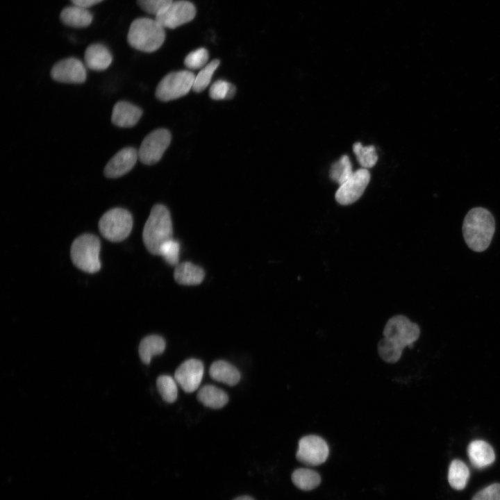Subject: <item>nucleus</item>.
I'll return each instance as SVG.
<instances>
[{
  "instance_id": "1",
  "label": "nucleus",
  "mask_w": 500,
  "mask_h": 500,
  "mask_svg": "<svg viewBox=\"0 0 500 500\" xmlns=\"http://www.w3.org/2000/svg\"><path fill=\"white\" fill-rule=\"evenodd\" d=\"M383 338L378 343V353L388 363H395L400 359L403 350L419 337V326L407 317L398 315L387 322L383 329Z\"/></svg>"
},
{
  "instance_id": "2",
  "label": "nucleus",
  "mask_w": 500,
  "mask_h": 500,
  "mask_svg": "<svg viewBox=\"0 0 500 500\" xmlns=\"http://www.w3.org/2000/svg\"><path fill=\"white\" fill-rule=\"evenodd\" d=\"M495 231L492 214L482 207L473 208L465 215L462 234L465 243L476 252H482L490 246Z\"/></svg>"
},
{
  "instance_id": "3",
  "label": "nucleus",
  "mask_w": 500,
  "mask_h": 500,
  "mask_svg": "<svg viewBox=\"0 0 500 500\" xmlns=\"http://www.w3.org/2000/svg\"><path fill=\"white\" fill-rule=\"evenodd\" d=\"M171 215L168 209L162 204L152 208L142 231V240L147 249L158 256L160 247L173 238Z\"/></svg>"
},
{
  "instance_id": "4",
  "label": "nucleus",
  "mask_w": 500,
  "mask_h": 500,
  "mask_svg": "<svg viewBox=\"0 0 500 500\" xmlns=\"http://www.w3.org/2000/svg\"><path fill=\"white\" fill-rule=\"evenodd\" d=\"M165 39V28L156 19L147 17L133 21L127 35V41L133 48L147 53L158 50Z\"/></svg>"
},
{
  "instance_id": "5",
  "label": "nucleus",
  "mask_w": 500,
  "mask_h": 500,
  "mask_svg": "<svg viewBox=\"0 0 500 500\" xmlns=\"http://www.w3.org/2000/svg\"><path fill=\"white\" fill-rule=\"evenodd\" d=\"M101 244L92 234H83L76 238L71 247L70 256L74 265L88 273L97 272L101 268Z\"/></svg>"
},
{
  "instance_id": "6",
  "label": "nucleus",
  "mask_w": 500,
  "mask_h": 500,
  "mask_svg": "<svg viewBox=\"0 0 500 500\" xmlns=\"http://www.w3.org/2000/svg\"><path fill=\"white\" fill-rule=\"evenodd\" d=\"M133 218L126 210L115 208L108 210L101 217L99 228L101 235L111 242H120L131 232Z\"/></svg>"
},
{
  "instance_id": "7",
  "label": "nucleus",
  "mask_w": 500,
  "mask_h": 500,
  "mask_svg": "<svg viewBox=\"0 0 500 500\" xmlns=\"http://www.w3.org/2000/svg\"><path fill=\"white\" fill-rule=\"evenodd\" d=\"M194 78L195 75L188 70L170 72L158 83L156 96L163 101L180 98L192 89Z\"/></svg>"
},
{
  "instance_id": "8",
  "label": "nucleus",
  "mask_w": 500,
  "mask_h": 500,
  "mask_svg": "<svg viewBox=\"0 0 500 500\" xmlns=\"http://www.w3.org/2000/svg\"><path fill=\"white\" fill-rule=\"evenodd\" d=\"M171 142L170 132L158 128L149 133L142 140L138 151L140 160L145 165H153L162 158Z\"/></svg>"
},
{
  "instance_id": "9",
  "label": "nucleus",
  "mask_w": 500,
  "mask_h": 500,
  "mask_svg": "<svg viewBox=\"0 0 500 500\" xmlns=\"http://www.w3.org/2000/svg\"><path fill=\"white\" fill-rule=\"evenodd\" d=\"M328 453V446L322 438L308 435L299 440L296 458L304 465L317 466L326 460Z\"/></svg>"
},
{
  "instance_id": "10",
  "label": "nucleus",
  "mask_w": 500,
  "mask_h": 500,
  "mask_svg": "<svg viewBox=\"0 0 500 500\" xmlns=\"http://www.w3.org/2000/svg\"><path fill=\"white\" fill-rule=\"evenodd\" d=\"M196 15L192 3L185 0L174 1L155 19L164 28H175L192 21Z\"/></svg>"
},
{
  "instance_id": "11",
  "label": "nucleus",
  "mask_w": 500,
  "mask_h": 500,
  "mask_svg": "<svg viewBox=\"0 0 500 500\" xmlns=\"http://www.w3.org/2000/svg\"><path fill=\"white\" fill-rule=\"evenodd\" d=\"M370 181L369 172L362 168L353 172V175L335 192V199L341 205H349L356 201L363 194Z\"/></svg>"
},
{
  "instance_id": "12",
  "label": "nucleus",
  "mask_w": 500,
  "mask_h": 500,
  "mask_svg": "<svg viewBox=\"0 0 500 500\" xmlns=\"http://www.w3.org/2000/svg\"><path fill=\"white\" fill-rule=\"evenodd\" d=\"M51 78L65 83H82L87 78L83 63L76 58L69 57L57 62L51 68Z\"/></svg>"
},
{
  "instance_id": "13",
  "label": "nucleus",
  "mask_w": 500,
  "mask_h": 500,
  "mask_svg": "<svg viewBox=\"0 0 500 500\" xmlns=\"http://www.w3.org/2000/svg\"><path fill=\"white\" fill-rule=\"evenodd\" d=\"M203 372L202 362L192 358L179 365L175 372L174 378L185 392H192L199 388Z\"/></svg>"
},
{
  "instance_id": "14",
  "label": "nucleus",
  "mask_w": 500,
  "mask_h": 500,
  "mask_svg": "<svg viewBox=\"0 0 500 500\" xmlns=\"http://www.w3.org/2000/svg\"><path fill=\"white\" fill-rule=\"evenodd\" d=\"M138 158V151L135 148H123L108 162L104 168V174L108 178H119L130 172Z\"/></svg>"
},
{
  "instance_id": "15",
  "label": "nucleus",
  "mask_w": 500,
  "mask_h": 500,
  "mask_svg": "<svg viewBox=\"0 0 500 500\" xmlns=\"http://www.w3.org/2000/svg\"><path fill=\"white\" fill-rule=\"evenodd\" d=\"M142 115V110L140 108L130 102L120 101L113 107L111 121L118 127L129 128L138 122Z\"/></svg>"
},
{
  "instance_id": "16",
  "label": "nucleus",
  "mask_w": 500,
  "mask_h": 500,
  "mask_svg": "<svg viewBox=\"0 0 500 500\" xmlns=\"http://www.w3.org/2000/svg\"><path fill=\"white\" fill-rule=\"evenodd\" d=\"M86 66L92 70L102 71L106 69L112 63V56L110 50L100 43L89 45L84 54Z\"/></svg>"
},
{
  "instance_id": "17",
  "label": "nucleus",
  "mask_w": 500,
  "mask_h": 500,
  "mask_svg": "<svg viewBox=\"0 0 500 500\" xmlns=\"http://www.w3.org/2000/svg\"><path fill=\"white\" fill-rule=\"evenodd\" d=\"M469 459L474 467L482 469L492 464L495 460L493 448L483 440H474L467 447Z\"/></svg>"
},
{
  "instance_id": "18",
  "label": "nucleus",
  "mask_w": 500,
  "mask_h": 500,
  "mask_svg": "<svg viewBox=\"0 0 500 500\" xmlns=\"http://www.w3.org/2000/svg\"><path fill=\"white\" fill-rule=\"evenodd\" d=\"M60 19L66 26L85 28L91 24L93 16L88 8L73 4L62 10Z\"/></svg>"
},
{
  "instance_id": "19",
  "label": "nucleus",
  "mask_w": 500,
  "mask_h": 500,
  "mask_svg": "<svg viewBox=\"0 0 500 500\" xmlns=\"http://www.w3.org/2000/svg\"><path fill=\"white\" fill-rule=\"evenodd\" d=\"M204 276L203 269L190 262L178 264L174 273L176 282L183 285H199L203 281Z\"/></svg>"
},
{
  "instance_id": "20",
  "label": "nucleus",
  "mask_w": 500,
  "mask_h": 500,
  "mask_svg": "<svg viewBox=\"0 0 500 500\" xmlns=\"http://www.w3.org/2000/svg\"><path fill=\"white\" fill-rule=\"evenodd\" d=\"M209 374L212 379L231 386L236 385L240 379L239 371L224 360L214 362L210 367Z\"/></svg>"
},
{
  "instance_id": "21",
  "label": "nucleus",
  "mask_w": 500,
  "mask_h": 500,
  "mask_svg": "<svg viewBox=\"0 0 500 500\" xmlns=\"http://www.w3.org/2000/svg\"><path fill=\"white\" fill-rule=\"evenodd\" d=\"M197 399L205 406L214 409L222 408L228 401L224 391L212 385L202 387L197 394Z\"/></svg>"
},
{
  "instance_id": "22",
  "label": "nucleus",
  "mask_w": 500,
  "mask_h": 500,
  "mask_svg": "<svg viewBox=\"0 0 500 500\" xmlns=\"http://www.w3.org/2000/svg\"><path fill=\"white\" fill-rule=\"evenodd\" d=\"M469 475V469L463 461L459 459L451 461L449 467L447 478L453 489L463 490L467 484Z\"/></svg>"
},
{
  "instance_id": "23",
  "label": "nucleus",
  "mask_w": 500,
  "mask_h": 500,
  "mask_svg": "<svg viewBox=\"0 0 500 500\" xmlns=\"http://www.w3.org/2000/svg\"><path fill=\"white\" fill-rule=\"evenodd\" d=\"M165 349L164 339L156 335H149L141 341L139 355L145 364H149L153 356L162 353Z\"/></svg>"
},
{
  "instance_id": "24",
  "label": "nucleus",
  "mask_w": 500,
  "mask_h": 500,
  "mask_svg": "<svg viewBox=\"0 0 500 500\" xmlns=\"http://www.w3.org/2000/svg\"><path fill=\"white\" fill-rule=\"evenodd\" d=\"M294 485L300 490L308 491L316 488L321 483L320 475L308 468H299L292 474Z\"/></svg>"
},
{
  "instance_id": "25",
  "label": "nucleus",
  "mask_w": 500,
  "mask_h": 500,
  "mask_svg": "<svg viewBox=\"0 0 500 500\" xmlns=\"http://www.w3.org/2000/svg\"><path fill=\"white\" fill-rule=\"evenodd\" d=\"M353 174L351 161L347 155L331 165L329 170L330 178L340 185L346 182Z\"/></svg>"
},
{
  "instance_id": "26",
  "label": "nucleus",
  "mask_w": 500,
  "mask_h": 500,
  "mask_svg": "<svg viewBox=\"0 0 500 500\" xmlns=\"http://www.w3.org/2000/svg\"><path fill=\"white\" fill-rule=\"evenodd\" d=\"M353 151L363 168L372 167L378 160V155L373 145L363 147L360 142H356L353 145Z\"/></svg>"
},
{
  "instance_id": "27",
  "label": "nucleus",
  "mask_w": 500,
  "mask_h": 500,
  "mask_svg": "<svg viewBox=\"0 0 500 500\" xmlns=\"http://www.w3.org/2000/svg\"><path fill=\"white\" fill-rule=\"evenodd\" d=\"M219 60H213L201 69L200 72L195 76L192 90L196 92H201L204 90L211 81L215 71L219 65Z\"/></svg>"
},
{
  "instance_id": "28",
  "label": "nucleus",
  "mask_w": 500,
  "mask_h": 500,
  "mask_svg": "<svg viewBox=\"0 0 500 500\" xmlns=\"http://www.w3.org/2000/svg\"><path fill=\"white\" fill-rule=\"evenodd\" d=\"M176 383L175 378L168 375H162L158 378L157 388L165 401L173 403L176 400L178 394Z\"/></svg>"
},
{
  "instance_id": "29",
  "label": "nucleus",
  "mask_w": 500,
  "mask_h": 500,
  "mask_svg": "<svg viewBox=\"0 0 500 500\" xmlns=\"http://www.w3.org/2000/svg\"><path fill=\"white\" fill-rule=\"evenodd\" d=\"M235 87L224 80L215 81L209 90L210 97L215 100L230 99L235 94Z\"/></svg>"
},
{
  "instance_id": "30",
  "label": "nucleus",
  "mask_w": 500,
  "mask_h": 500,
  "mask_svg": "<svg viewBox=\"0 0 500 500\" xmlns=\"http://www.w3.org/2000/svg\"><path fill=\"white\" fill-rule=\"evenodd\" d=\"M180 244L178 241L172 238L160 248L159 255L170 265H177L178 262Z\"/></svg>"
},
{
  "instance_id": "31",
  "label": "nucleus",
  "mask_w": 500,
  "mask_h": 500,
  "mask_svg": "<svg viewBox=\"0 0 500 500\" xmlns=\"http://www.w3.org/2000/svg\"><path fill=\"white\" fill-rule=\"evenodd\" d=\"M208 57V52L206 49L199 48L188 54L184 63L191 69H201L207 65Z\"/></svg>"
},
{
  "instance_id": "32",
  "label": "nucleus",
  "mask_w": 500,
  "mask_h": 500,
  "mask_svg": "<svg viewBox=\"0 0 500 500\" xmlns=\"http://www.w3.org/2000/svg\"><path fill=\"white\" fill-rule=\"evenodd\" d=\"M173 0H138L139 7L144 12L157 16L163 12Z\"/></svg>"
},
{
  "instance_id": "33",
  "label": "nucleus",
  "mask_w": 500,
  "mask_h": 500,
  "mask_svg": "<svg viewBox=\"0 0 500 500\" xmlns=\"http://www.w3.org/2000/svg\"><path fill=\"white\" fill-rule=\"evenodd\" d=\"M472 500H500V483H492L480 490Z\"/></svg>"
},
{
  "instance_id": "34",
  "label": "nucleus",
  "mask_w": 500,
  "mask_h": 500,
  "mask_svg": "<svg viewBox=\"0 0 500 500\" xmlns=\"http://www.w3.org/2000/svg\"><path fill=\"white\" fill-rule=\"evenodd\" d=\"M72 4L88 8L94 6L103 0H70Z\"/></svg>"
},
{
  "instance_id": "35",
  "label": "nucleus",
  "mask_w": 500,
  "mask_h": 500,
  "mask_svg": "<svg viewBox=\"0 0 500 500\" xmlns=\"http://www.w3.org/2000/svg\"><path fill=\"white\" fill-rule=\"evenodd\" d=\"M233 500H254V499L249 496H240V497L235 498Z\"/></svg>"
}]
</instances>
